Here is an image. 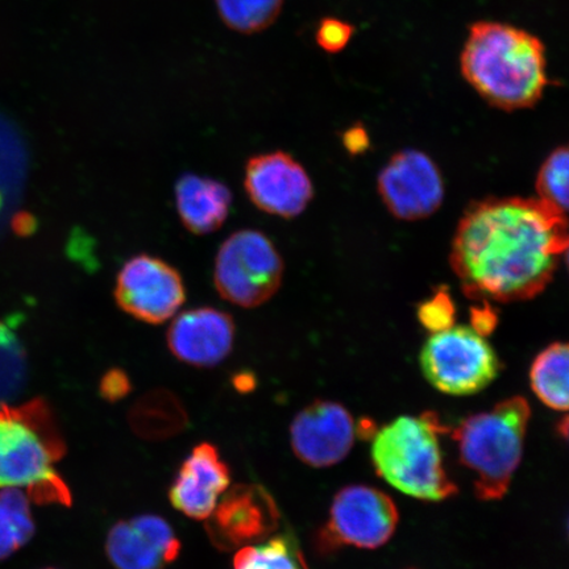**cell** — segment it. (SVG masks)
Instances as JSON below:
<instances>
[{"mask_svg": "<svg viewBox=\"0 0 569 569\" xmlns=\"http://www.w3.org/2000/svg\"><path fill=\"white\" fill-rule=\"evenodd\" d=\"M350 411L332 401H316L298 412L290 427L296 457L315 468H329L343 461L356 438Z\"/></svg>", "mask_w": 569, "mask_h": 569, "instance_id": "obj_13", "label": "cell"}, {"mask_svg": "<svg viewBox=\"0 0 569 569\" xmlns=\"http://www.w3.org/2000/svg\"><path fill=\"white\" fill-rule=\"evenodd\" d=\"M12 230L13 232L20 234V237H30L36 231V227H38V222L31 213L28 212H19L12 219Z\"/></svg>", "mask_w": 569, "mask_h": 569, "instance_id": "obj_28", "label": "cell"}, {"mask_svg": "<svg viewBox=\"0 0 569 569\" xmlns=\"http://www.w3.org/2000/svg\"><path fill=\"white\" fill-rule=\"evenodd\" d=\"M131 390V382L122 369H111L101 381V395L107 401L122 400Z\"/></svg>", "mask_w": 569, "mask_h": 569, "instance_id": "obj_26", "label": "cell"}, {"mask_svg": "<svg viewBox=\"0 0 569 569\" xmlns=\"http://www.w3.org/2000/svg\"><path fill=\"white\" fill-rule=\"evenodd\" d=\"M460 69L483 101L503 111L530 109L550 83L543 41L498 21L469 27Z\"/></svg>", "mask_w": 569, "mask_h": 569, "instance_id": "obj_2", "label": "cell"}, {"mask_svg": "<svg viewBox=\"0 0 569 569\" xmlns=\"http://www.w3.org/2000/svg\"><path fill=\"white\" fill-rule=\"evenodd\" d=\"M279 523V508L267 489L239 483L226 490L206 519V530L217 549L231 551L272 537Z\"/></svg>", "mask_w": 569, "mask_h": 569, "instance_id": "obj_10", "label": "cell"}, {"mask_svg": "<svg viewBox=\"0 0 569 569\" xmlns=\"http://www.w3.org/2000/svg\"><path fill=\"white\" fill-rule=\"evenodd\" d=\"M234 322L229 312L196 308L181 312L168 330V347L176 358L197 368L216 367L232 351Z\"/></svg>", "mask_w": 569, "mask_h": 569, "instance_id": "obj_15", "label": "cell"}, {"mask_svg": "<svg viewBox=\"0 0 569 569\" xmlns=\"http://www.w3.org/2000/svg\"><path fill=\"white\" fill-rule=\"evenodd\" d=\"M472 329L476 332H479L480 336L487 337L490 332H492L496 329L497 326V316L496 312L483 306V308L480 309H472Z\"/></svg>", "mask_w": 569, "mask_h": 569, "instance_id": "obj_27", "label": "cell"}, {"mask_svg": "<svg viewBox=\"0 0 569 569\" xmlns=\"http://www.w3.org/2000/svg\"><path fill=\"white\" fill-rule=\"evenodd\" d=\"M0 208H2V194H0Z\"/></svg>", "mask_w": 569, "mask_h": 569, "instance_id": "obj_30", "label": "cell"}, {"mask_svg": "<svg viewBox=\"0 0 569 569\" xmlns=\"http://www.w3.org/2000/svg\"><path fill=\"white\" fill-rule=\"evenodd\" d=\"M30 500L19 488H0V560L10 558L32 539Z\"/></svg>", "mask_w": 569, "mask_h": 569, "instance_id": "obj_19", "label": "cell"}, {"mask_svg": "<svg viewBox=\"0 0 569 569\" xmlns=\"http://www.w3.org/2000/svg\"><path fill=\"white\" fill-rule=\"evenodd\" d=\"M230 483V469L217 448L202 443L183 461L169 490V500L182 515L206 521Z\"/></svg>", "mask_w": 569, "mask_h": 569, "instance_id": "obj_16", "label": "cell"}, {"mask_svg": "<svg viewBox=\"0 0 569 569\" xmlns=\"http://www.w3.org/2000/svg\"><path fill=\"white\" fill-rule=\"evenodd\" d=\"M422 373L433 388L450 396H472L488 388L500 360L486 337L469 326L431 333L421 351Z\"/></svg>", "mask_w": 569, "mask_h": 569, "instance_id": "obj_7", "label": "cell"}, {"mask_svg": "<svg viewBox=\"0 0 569 569\" xmlns=\"http://www.w3.org/2000/svg\"><path fill=\"white\" fill-rule=\"evenodd\" d=\"M174 194L182 224L198 237L218 231L230 216L231 191L213 178L183 174L176 183Z\"/></svg>", "mask_w": 569, "mask_h": 569, "instance_id": "obj_17", "label": "cell"}, {"mask_svg": "<svg viewBox=\"0 0 569 569\" xmlns=\"http://www.w3.org/2000/svg\"><path fill=\"white\" fill-rule=\"evenodd\" d=\"M233 569H309V566L297 539L281 533L241 547L234 555Z\"/></svg>", "mask_w": 569, "mask_h": 569, "instance_id": "obj_20", "label": "cell"}, {"mask_svg": "<svg viewBox=\"0 0 569 569\" xmlns=\"http://www.w3.org/2000/svg\"><path fill=\"white\" fill-rule=\"evenodd\" d=\"M244 188L256 208L287 219L301 216L315 196L308 172L300 162L281 151L249 159Z\"/></svg>", "mask_w": 569, "mask_h": 569, "instance_id": "obj_12", "label": "cell"}, {"mask_svg": "<svg viewBox=\"0 0 569 569\" xmlns=\"http://www.w3.org/2000/svg\"><path fill=\"white\" fill-rule=\"evenodd\" d=\"M382 202L397 219L429 218L443 203L445 182L437 163L417 149L398 152L379 176Z\"/></svg>", "mask_w": 569, "mask_h": 569, "instance_id": "obj_11", "label": "cell"}, {"mask_svg": "<svg viewBox=\"0 0 569 569\" xmlns=\"http://www.w3.org/2000/svg\"><path fill=\"white\" fill-rule=\"evenodd\" d=\"M66 452L51 410L42 400L0 403V488H26L38 503L70 505L53 462Z\"/></svg>", "mask_w": 569, "mask_h": 569, "instance_id": "obj_3", "label": "cell"}, {"mask_svg": "<svg viewBox=\"0 0 569 569\" xmlns=\"http://www.w3.org/2000/svg\"><path fill=\"white\" fill-rule=\"evenodd\" d=\"M116 301L126 315L149 325H161L177 315L187 300L178 270L151 254L133 256L119 270Z\"/></svg>", "mask_w": 569, "mask_h": 569, "instance_id": "obj_9", "label": "cell"}, {"mask_svg": "<svg viewBox=\"0 0 569 569\" xmlns=\"http://www.w3.org/2000/svg\"><path fill=\"white\" fill-rule=\"evenodd\" d=\"M282 4L283 0H216L220 20L241 34L268 30L281 16Z\"/></svg>", "mask_w": 569, "mask_h": 569, "instance_id": "obj_21", "label": "cell"}, {"mask_svg": "<svg viewBox=\"0 0 569 569\" xmlns=\"http://www.w3.org/2000/svg\"><path fill=\"white\" fill-rule=\"evenodd\" d=\"M355 34V27L347 21L337 18H325L320 20L317 28V44L325 52L336 54L350 44Z\"/></svg>", "mask_w": 569, "mask_h": 569, "instance_id": "obj_25", "label": "cell"}, {"mask_svg": "<svg viewBox=\"0 0 569 569\" xmlns=\"http://www.w3.org/2000/svg\"><path fill=\"white\" fill-rule=\"evenodd\" d=\"M346 146L352 152H361L368 144L367 133L362 128H352L345 137Z\"/></svg>", "mask_w": 569, "mask_h": 569, "instance_id": "obj_29", "label": "cell"}, {"mask_svg": "<svg viewBox=\"0 0 569 569\" xmlns=\"http://www.w3.org/2000/svg\"><path fill=\"white\" fill-rule=\"evenodd\" d=\"M181 543L166 519L140 516L109 531L106 553L116 569H163L180 557Z\"/></svg>", "mask_w": 569, "mask_h": 569, "instance_id": "obj_14", "label": "cell"}, {"mask_svg": "<svg viewBox=\"0 0 569 569\" xmlns=\"http://www.w3.org/2000/svg\"><path fill=\"white\" fill-rule=\"evenodd\" d=\"M26 373L24 348L10 327L0 322V403L19 393Z\"/></svg>", "mask_w": 569, "mask_h": 569, "instance_id": "obj_23", "label": "cell"}, {"mask_svg": "<svg viewBox=\"0 0 569 569\" xmlns=\"http://www.w3.org/2000/svg\"><path fill=\"white\" fill-rule=\"evenodd\" d=\"M457 308L446 289H440L418 308L419 322L431 333L445 331L455 325Z\"/></svg>", "mask_w": 569, "mask_h": 569, "instance_id": "obj_24", "label": "cell"}, {"mask_svg": "<svg viewBox=\"0 0 569 569\" xmlns=\"http://www.w3.org/2000/svg\"><path fill=\"white\" fill-rule=\"evenodd\" d=\"M436 412L403 416L377 431L372 461L377 475L403 495L445 501L458 493L446 471L439 437L447 432Z\"/></svg>", "mask_w": 569, "mask_h": 569, "instance_id": "obj_4", "label": "cell"}, {"mask_svg": "<svg viewBox=\"0 0 569 569\" xmlns=\"http://www.w3.org/2000/svg\"><path fill=\"white\" fill-rule=\"evenodd\" d=\"M530 417L529 402L516 396L468 417L452 431L461 465L475 475L480 500L497 501L508 493L521 465Z\"/></svg>", "mask_w": 569, "mask_h": 569, "instance_id": "obj_5", "label": "cell"}, {"mask_svg": "<svg viewBox=\"0 0 569 569\" xmlns=\"http://www.w3.org/2000/svg\"><path fill=\"white\" fill-rule=\"evenodd\" d=\"M398 525V510L382 490L351 486L333 498L329 522L322 533L327 549L350 546L376 550L388 543Z\"/></svg>", "mask_w": 569, "mask_h": 569, "instance_id": "obj_8", "label": "cell"}, {"mask_svg": "<svg viewBox=\"0 0 569 569\" xmlns=\"http://www.w3.org/2000/svg\"><path fill=\"white\" fill-rule=\"evenodd\" d=\"M569 356L566 343H553L537 356L530 369L533 393L546 407L568 410Z\"/></svg>", "mask_w": 569, "mask_h": 569, "instance_id": "obj_18", "label": "cell"}, {"mask_svg": "<svg viewBox=\"0 0 569 569\" xmlns=\"http://www.w3.org/2000/svg\"><path fill=\"white\" fill-rule=\"evenodd\" d=\"M567 248L566 216L539 199H486L460 220L451 266L472 300L528 301L551 282Z\"/></svg>", "mask_w": 569, "mask_h": 569, "instance_id": "obj_1", "label": "cell"}, {"mask_svg": "<svg viewBox=\"0 0 569 569\" xmlns=\"http://www.w3.org/2000/svg\"><path fill=\"white\" fill-rule=\"evenodd\" d=\"M283 261L273 241L256 230H240L220 246L213 283L220 297L239 308L264 305L280 289Z\"/></svg>", "mask_w": 569, "mask_h": 569, "instance_id": "obj_6", "label": "cell"}, {"mask_svg": "<svg viewBox=\"0 0 569 569\" xmlns=\"http://www.w3.org/2000/svg\"><path fill=\"white\" fill-rule=\"evenodd\" d=\"M568 148L559 147L540 167L537 191L540 202L566 216L568 210Z\"/></svg>", "mask_w": 569, "mask_h": 569, "instance_id": "obj_22", "label": "cell"}]
</instances>
